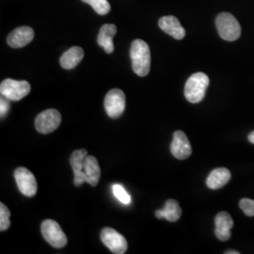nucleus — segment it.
I'll return each mask as SVG.
<instances>
[{
    "mask_svg": "<svg viewBox=\"0 0 254 254\" xmlns=\"http://www.w3.org/2000/svg\"><path fill=\"white\" fill-rule=\"evenodd\" d=\"M9 110V100L7 99L6 97H4L3 95H1L0 98V115L1 118L5 117L7 115V113Z\"/></svg>",
    "mask_w": 254,
    "mask_h": 254,
    "instance_id": "nucleus-24",
    "label": "nucleus"
},
{
    "mask_svg": "<svg viewBox=\"0 0 254 254\" xmlns=\"http://www.w3.org/2000/svg\"><path fill=\"white\" fill-rule=\"evenodd\" d=\"M81 1L91 5L92 9L100 15L108 14L111 9L110 4L108 0H81Z\"/></svg>",
    "mask_w": 254,
    "mask_h": 254,
    "instance_id": "nucleus-20",
    "label": "nucleus"
},
{
    "mask_svg": "<svg viewBox=\"0 0 254 254\" xmlns=\"http://www.w3.org/2000/svg\"><path fill=\"white\" fill-rule=\"evenodd\" d=\"M231 173L226 168H218L212 171L206 179V186L210 190H216L224 187L231 180Z\"/></svg>",
    "mask_w": 254,
    "mask_h": 254,
    "instance_id": "nucleus-16",
    "label": "nucleus"
},
{
    "mask_svg": "<svg viewBox=\"0 0 254 254\" xmlns=\"http://www.w3.org/2000/svg\"><path fill=\"white\" fill-rule=\"evenodd\" d=\"M30 84L26 80H14L7 78L1 82L0 93L9 101L22 100L30 92Z\"/></svg>",
    "mask_w": 254,
    "mask_h": 254,
    "instance_id": "nucleus-4",
    "label": "nucleus"
},
{
    "mask_svg": "<svg viewBox=\"0 0 254 254\" xmlns=\"http://www.w3.org/2000/svg\"><path fill=\"white\" fill-rule=\"evenodd\" d=\"M14 178L20 192L27 196L33 197L37 193V181L35 176L27 168L19 167L14 171Z\"/></svg>",
    "mask_w": 254,
    "mask_h": 254,
    "instance_id": "nucleus-9",
    "label": "nucleus"
},
{
    "mask_svg": "<svg viewBox=\"0 0 254 254\" xmlns=\"http://www.w3.org/2000/svg\"><path fill=\"white\" fill-rule=\"evenodd\" d=\"M158 26L165 33L175 40H182L186 36V29L182 27L180 21L173 15L161 17L158 21Z\"/></svg>",
    "mask_w": 254,
    "mask_h": 254,
    "instance_id": "nucleus-14",
    "label": "nucleus"
},
{
    "mask_svg": "<svg viewBox=\"0 0 254 254\" xmlns=\"http://www.w3.org/2000/svg\"><path fill=\"white\" fill-rule=\"evenodd\" d=\"M248 138H249V140H250L253 144H254V132H252V133L249 135Z\"/></svg>",
    "mask_w": 254,
    "mask_h": 254,
    "instance_id": "nucleus-25",
    "label": "nucleus"
},
{
    "mask_svg": "<svg viewBox=\"0 0 254 254\" xmlns=\"http://www.w3.org/2000/svg\"><path fill=\"white\" fill-rule=\"evenodd\" d=\"M88 156V152L85 149L75 150L70 157V164L73 169V184L75 187H80L84 183H87V177L84 172L85 159Z\"/></svg>",
    "mask_w": 254,
    "mask_h": 254,
    "instance_id": "nucleus-11",
    "label": "nucleus"
},
{
    "mask_svg": "<svg viewBox=\"0 0 254 254\" xmlns=\"http://www.w3.org/2000/svg\"><path fill=\"white\" fill-rule=\"evenodd\" d=\"M41 232L46 242L57 249L67 245V237L60 224L53 219H46L41 225Z\"/></svg>",
    "mask_w": 254,
    "mask_h": 254,
    "instance_id": "nucleus-5",
    "label": "nucleus"
},
{
    "mask_svg": "<svg viewBox=\"0 0 254 254\" xmlns=\"http://www.w3.org/2000/svg\"><path fill=\"white\" fill-rule=\"evenodd\" d=\"M101 240L113 254H124L127 253V239L112 228H104L102 230Z\"/></svg>",
    "mask_w": 254,
    "mask_h": 254,
    "instance_id": "nucleus-8",
    "label": "nucleus"
},
{
    "mask_svg": "<svg viewBox=\"0 0 254 254\" xmlns=\"http://www.w3.org/2000/svg\"><path fill=\"white\" fill-rule=\"evenodd\" d=\"M225 254H239V252H237V251H228V252H225Z\"/></svg>",
    "mask_w": 254,
    "mask_h": 254,
    "instance_id": "nucleus-26",
    "label": "nucleus"
},
{
    "mask_svg": "<svg viewBox=\"0 0 254 254\" xmlns=\"http://www.w3.org/2000/svg\"><path fill=\"white\" fill-rule=\"evenodd\" d=\"M105 109L110 118H119L126 109V94L120 89H113L105 97Z\"/></svg>",
    "mask_w": 254,
    "mask_h": 254,
    "instance_id": "nucleus-7",
    "label": "nucleus"
},
{
    "mask_svg": "<svg viewBox=\"0 0 254 254\" xmlns=\"http://www.w3.org/2000/svg\"><path fill=\"white\" fill-rule=\"evenodd\" d=\"M240 208L243 210L246 216L248 217H254V200L251 199H242L239 202Z\"/></svg>",
    "mask_w": 254,
    "mask_h": 254,
    "instance_id": "nucleus-23",
    "label": "nucleus"
},
{
    "mask_svg": "<svg viewBox=\"0 0 254 254\" xmlns=\"http://www.w3.org/2000/svg\"><path fill=\"white\" fill-rule=\"evenodd\" d=\"M215 235L221 241H227L231 237V229L234 226V220L231 215L225 212H219L215 218Z\"/></svg>",
    "mask_w": 254,
    "mask_h": 254,
    "instance_id": "nucleus-13",
    "label": "nucleus"
},
{
    "mask_svg": "<svg viewBox=\"0 0 254 254\" xmlns=\"http://www.w3.org/2000/svg\"><path fill=\"white\" fill-rule=\"evenodd\" d=\"M34 30L31 27H17L9 33L7 43L12 48H22L34 39Z\"/></svg>",
    "mask_w": 254,
    "mask_h": 254,
    "instance_id": "nucleus-12",
    "label": "nucleus"
},
{
    "mask_svg": "<svg viewBox=\"0 0 254 254\" xmlns=\"http://www.w3.org/2000/svg\"><path fill=\"white\" fill-rule=\"evenodd\" d=\"M216 27L220 38L228 42L236 41L241 35L240 24L231 13L222 12L218 14L216 19Z\"/></svg>",
    "mask_w": 254,
    "mask_h": 254,
    "instance_id": "nucleus-3",
    "label": "nucleus"
},
{
    "mask_svg": "<svg viewBox=\"0 0 254 254\" xmlns=\"http://www.w3.org/2000/svg\"><path fill=\"white\" fill-rule=\"evenodd\" d=\"M171 152L173 156L179 160L187 159L190 156L192 153L190 142L183 131L177 130L174 132Z\"/></svg>",
    "mask_w": 254,
    "mask_h": 254,
    "instance_id": "nucleus-10",
    "label": "nucleus"
},
{
    "mask_svg": "<svg viewBox=\"0 0 254 254\" xmlns=\"http://www.w3.org/2000/svg\"><path fill=\"white\" fill-rule=\"evenodd\" d=\"M182 209L177 200L170 199L166 201L165 207L155 211V217L159 219L166 218L168 221L175 222L181 218Z\"/></svg>",
    "mask_w": 254,
    "mask_h": 254,
    "instance_id": "nucleus-18",
    "label": "nucleus"
},
{
    "mask_svg": "<svg viewBox=\"0 0 254 254\" xmlns=\"http://www.w3.org/2000/svg\"><path fill=\"white\" fill-rule=\"evenodd\" d=\"M130 57L133 71L138 76H146L151 68V52L147 43L139 39L135 40L131 45Z\"/></svg>",
    "mask_w": 254,
    "mask_h": 254,
    "instance_id": "nucleus-1",
    "label": "nucleus"
},
{
    "mask_svg": "<svg viewBox=\"0 0 254 254\" xmlns=\"http://www.w3.org/2000/svg\"><path fill=\"white\" fill-rule=\"evenodd\" d=\"M62 115L57 109H46L41 112L35 120L37 131L42 134H49L60 127Z\"/></svg>",
    "mask_w": 254,
    "mask_h": 254,
    "instance_id": "nucleus-6",
    "label": "nucleus"
},
{
    "mask_svg": "<svg viewBox=\"0 0 254 254\" xmlns=\"http://www.w3.org/2000/svg\"><path fill=\"white\" fill-rule=\"evenodd\" d=\"M84 58V50L79 46H73L61 57L60 63L66 70H71L80 64Z\"/></svg>",
    "mask_w": 254,
    "mask_h": 254,
    "instance_id": "nucleus-17",
    "label": "nucleus"
},
{
    "mask_svg": "<svg viewBox=\"0 0 254 254\" xmlns=\"http://www.w3.org/2000/svg\"><path fill=\"white\" fill-rule=\"evenodd\" d=\"M209 77L203 73H193L185 86V97L192 104L203 100L209 86Z\"/></svg>",
    "mask_w": 254,
    "mask_h": 254,
    "instance_id": "nucleus-2",
    "label": "nucleus"
},
{
    "mask_svg": "<svg viewBox=\"0 0 254 254\" xmlns=\"http://www.w3.org/2000/svg\"><path fill=\"white\" fill-rule=\"evenodd\" d=\"M117 33V27L113 24H106L102 26L97 37V44L104 48L107 54H111L114 51L113 37Z\"/></svg>",
    "mask_w": 254,
    "mask_h": 254,
    "instance_id": "nucleus-15",
    "label": "nucleus"
},
{
    "mask_svg": "<svg viewBox=\"0 0 254 254\" xmlns=\"http://www.w3.org/2000/svg\"><path fill=\"white\" fill-rule=\"evenodd\" d=\"M112 190L114 196L124 204H130L131 203V196L127 193V190L121 185H113Z\"/></svg>",
    "mask_w": 254,
    "mask_h": 254,
    "instance_id": "nucleus-22",
    "label": "nucleus"
},
{
    "mask_svg": "<svg viewBox=\"0 0 254 254\" xmlns=\"http://www.w3.org/2000/svg\"><path fill=\"white\" fill-rule=\"evenodd\" d=\"M10 212L4 203H0V231L4 232L8 230L10 225Z\"/></svg>",
    "mask_w": 254,
    "mask_h": 254,
    "instance_id": "nucleus-21",
    "label": "nucleus"
},
{
    "mask_svg": "<svg viewBox=\"0 0 254 254\" xmlns=\"http://www.w3.org/2000/svg\"><path fill=\"white\" fill-rule=\"evenodd\" d=\"M84 172L87 177V183L92 187H96L99 183L101 170L99 163L93 155H88L84 163Z\"/></svg>",
    "mask_w": 254,
    "mask_h": 254,
    "instance_id": "nucleus-19",
    "label": "nucleus"
}]
</instances>
